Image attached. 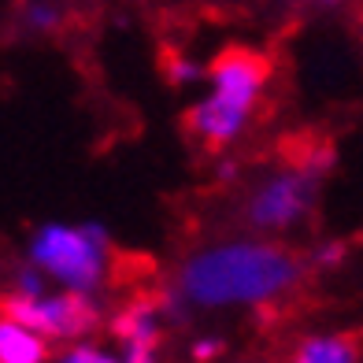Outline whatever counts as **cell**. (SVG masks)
Segmentation results:
<instances>
[{
  "label": "cell",
  "instance_id": "cell-1",
  "mask_svg": "<svg viewBox=\"0 0 363 363\" xmlns=\"http://www.w3.org/2000/svg\"><path fill=\"white\" fill-rule=\"evenodd\" d=\"M304 259L271 238H223L182 256L171 296L196 311H256L289 301Z\"/></svg>",
  "mask_w": 363,
  "mask_h": 363
},
{
  "label": "cell",
  "instance_id": "cell-2",
  "mask_svg": "<svg viewBox=\"0 0 363 363\" xmlns=\"http://www.w3.org/2000/svg\"><path fill=\"white\" fill-rule=\"evenodd\" d=\"M208 93L189 108V134L208 148H226L245 138L249 123L263 104L271 82V63L249 45H234L208 63Z\"/></svg>",
  "mask_w": 363,
  "mask_h": 363
},
{
  "label": "cell",
  "instance_id": "cell-3",
  "mask_svg": "<svg viewBox=\"0 0 363 363\" xmlns=\"http://www.w3.org/2000/svg\"><path fill=\"white\" fill-rule=\"evenodd\" d=\"M111 263V238L101 223H41L26 241V267H34L60 293L96 296Z\"/></svg>",
  "mask_w": 363,
  "mask_h": 363
},
{
  "label": "cell",
  "instance_id": "cell-4",
  "mask_svg": "<svg viewBox=\"0 0 363 363\" xmlns=\"http://www.w3.org/2000/svg\"><path fill=\"white\" fill-rule=\"evenodd\" d=\"M330 163H334L330 148H315V152L301 156L296 163H286V167H274L271 174H263L256 182L241 208L245 223L256 230V238L274 241V234H289V230H296L308 219Z\"/></svg>",
  "mask_w": 363,
  "mask_h": 363
},
{
  "label": "cell",
  "instance_id": "cell-5",
  "mask_svg": "<svg viewBox=\"0 0 363 363\" xmlns=\"http://www.w3.org/2000/svg\"><path fill=\"white\" fill-rule=\"evenodd\" d=\"M0 311L11 315L15 323L30 326L45 341H71V345L89 337L96 323H101V308H96L93 296H74V293H60V289H45L38 296L8 293Z\"/></svg>",
  "mask_w": 363,
  "mask_h": 363
},
{
  "label": "cell",
  "instance_id": "cell-6",
  "mask_svg": "<svg viewBox=\"0 0 363 363\" xmlns=\"http://www.w3.org/2000/svg\"><path fill=\"white\" fill-rule=\"evenodd\" d=\"M111 334L119 341V363H160V341H163V311L160 301L138 296L119 315L111 319Z\"/></svg>",
  "mask_w": 363,
  "mask_h": 363
},
{
  "label": "cell",
  "instance_id": "cell-7",
  "mask_svg": "<svg viewBox=\"0 0 363 363\" xmlns=\"http://www.w3.org/2000/svg\"><path fill=\"white\" fill-rule=\"evenodd\" d=\"M289 363H363V341L345 330H319L304 334L293 345Z\"/></svg>",
  "mask_w": 363,
  "mask_h": 363
},
{
  "label": "cell",
  "instance_id": "cell-8",
  "mask_svg": "<svg viewBox=\"0 0 363 363\" xmlns=\"http://www.w3.org/2000/svg\"><path fill=\"white\" fill-rule=\"evenodd\" d=\"M0 363H48V341L0 311Z\"/></svg>",
  "mask_w": 363,
  "mask_h": 363
},
{
  "label": "cell",
  "instance_id": "cell-9",
  "mask_svg": "<svg viewBox=\"0 0 363 363\" xmlns=\"http://www.w3.org/2000/svg\"><path fill=\"white\" fill-rule=\"evenodd\" d=\"M19 19L26 30H34V34H56V30L67 23V11L60 4H26L19 11Z\"/></svg>",
  "mask_w": 363,
  "mask_h": 363
},
{
  "label": "cell",
  "instance_id": "cell-10",
  "mask_svg": "<svg viewBox=\"0 0 363 363\" xmlns=\"http://www.w3.org/2000/svg\"><path fill=\"white\" fill-rule=\"evenodd\" d=\"M163 71H167V82H174V86H193V82H201L208 74L204 63L193 60L189 52H171L167 63H163Z\"/></svg>",
  "mask_w": 363,
  "mask_h": 363
},
{
  "label": "cell",
  "instance_id": "cell-11",
  "mask_svg": "<svg viewBox=\"0 0 363 363\" xmlns=\"http://www.w3.org/2000/svg\"><path fill=\"white\" fill-rule=\"evenodd\" d=\"M48 289V282H45V278L34 271V267H23L19 274H15V296H38V293H45Z\"/></svg>",
  "mask_w": 363,
  "mask_h": 363
},
{
  "label": "cell",
  "instance_id": "cell-12",
  "mask_svg": "<svg viewBox=\"0 0 363 363\" xmlns=\"http://www.w3.org/2000/svg\"><path fill=\"white\" fill-rule=\"evenodd\" d=\"M189 356H193V363H216L223 356V341L219 337H196L189 345Z\"/></svg>",
  "mask_w": 363,
  "mask_h": 363
},
{
  "label": "cell",
  "instance_id": "cell-13",
  "mask_svg": "<svg viewBox=\"0 0 363 363\" xmlns=\"http://www.w3.org/2000/svg\"><path fill=\"white\" fill-rule=\"evenodd\" d=\"M349 256V249H345V241H323L319 249H315V267H337V263Z\"/></svg>",
  "mask_w": 363,
  "mask_h": 363
},
{
  "label": "cell",
  "instance_id": "cell-14",
  "mask_svg": "<svg viewBox=\"0 0 363 363\" xmlns=\"http://www.w3.org/2000/svg\"><path fill=\"white\" fill-rule=\"evenodd\" d=\"M96 345H89V341H78V345H67V349H63L52 363H93L96 359Z\"/></svg>",
  "mask_w": 363,
  "mask_h": 363
},
{
  "label": "cell",
  "instance_id": "cell-15",
  "mask_svg": "<svg viewBox=\"0 0 363 363\" xmlns=\"http://www.w3.org/2000/svg\"><path fill=\"white\" fill-rule=\"evenodd\" d=\"M93 363H119V359H115V352H104V349H101V352H96V359H93Z\"/></svg>",
  "mask_w": 363,
  "mask_h": 363
}]
</instances>
